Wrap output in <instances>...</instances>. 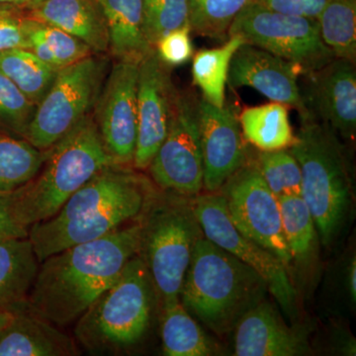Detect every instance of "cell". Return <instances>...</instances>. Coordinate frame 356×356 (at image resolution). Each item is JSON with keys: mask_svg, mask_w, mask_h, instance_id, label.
<instances>
[{"mask_svg": "<svg viewBox=\"0 0 356 356\" xmlns=\"http://www.w3.org/2000/svg\"><path fill=\"white\" fill-rule=\"evenodd\" d=\"M140 235L137 222L44 259L27 299L33 313L60 325L81 318L139 254Z\"/></svg>", "mask_w": 356, "mask_h": 356, "instance_id": "cell-1", "label": "cell"}, {"mask_svg": "<svg viewBox=\"0 0 356 356\" xmlns=\"http://www.w3.org/2000/svg\"><path fill=\"white\" fill-rule=\"evenodd\" d=\"M266 282L254 269L202 236L194 247L179 300L216 334H229L264 301Z\"/></svg>", "mask_w": 356, "mask_h": 356, "instance_id": "cell-2", "label": "cell"}, {"mask_svg": "<svg viewBox=\"0 0 356 356\" xmlns=\"http://www.w3.org/2000/svg\"><path fill=\"white\" fill-rule=\"evenodd\" d=\"M44 154L36 177L11 192L16 219L28 229L55 216L96 173L115 165L90 114Z\"/></svg>", "mask_w": 356, "mask_h": 356, "instance_id": "cell-3", "label": "cell"}, {"mask_svg": "<svg viewBox=\"0 0 356 356\" xmlns=\"http://www.w3.org/2000/svg\"><path fill=\"white\" fill-rule=\"evenodd\" d=\"M300 120L301 127L289 149L301 168V197L321 243L331 247L353 213L355 195L348 159L339 135L330 126L309 116Z\"/></svg>", "mask_w": 356, "mask_h": 356, "instance_id": "cell-4", "label": "cell"}, {"mask_svg": "<svg viewBox=\"0 0 356 356\" xmlns=\"http://www.w3.org/2000/svg\"><path fill=\"white\" fill-rule=\"evenodd\" d=\"M188 198L178 194L161 197L154 192L140 215L139 255L161 305L179 299L194 247L204 236Z\"/></svg>", "mask_w": 356, "mask_h": 356, "instance_id": "cell-5", "label": "cell"}, {"mask_svg": "<svg viewBox=\"0 0 356 356\" xmlns=\"http://www.w3.org/2000/svg\"><path fill=\"white\" fill-rule=\"evenodd\" d=\"M154 295L149 269L138 254L79 318L76 337L93 350H121L137 343L149 327Z\"/></svg>", "mask_w": 356, "mask_h": 356, "instance_id": "cell-6", "label": "cell"}, {"mask_svg": "<svg viewBox=\"0 0 356 356\" xmlns=\"http://www.w3.org/2000/svg\"><path fill=\"white\" fill-rule=\"evenodd\" d=\"M107 60L96 54L58 70L35 109L25 139L47 151L88 116L102 93Z\"/></svg>", "mask_w": 356, "mask_h": 356, "instance_id": "cell-7", "label": "cell"}, {"mask_svg": "<svg viewBox=\"0 0 356 356\" xmlns=\"http://www.w3.org/2000/svg\"><path fill=\"white\" fill-rule=\"evenodd\" d=\"M296 65L304 74L334 58L321 38L317 19L278 13L252 1L236 15L228 32Z\"/></svg>", "mask_w": 356, "mask_h": 356, "instance_id": "cell-8", "label": "cell"}, {"mask_svg": "<svg viewBox=\"0 0 356 356\" xmlns=\"http://www.w3.org/2000/svg\"><path fill=\"white\" fill-rule=\"evenodd\" d=\"M198 100L193 91L178 90L165 139L147 168L159 188L185 197L204 189Z\"/></svg>", "mask_w": 356, "mask_h": 356, "instance_id": "cell-9", "label": "cell"}, {"mask_svg": "<svg viewBox=\"0 0 356 356\" xmlns=\"http://www.w3.org/2000/svg\"><path fill=\"white\" fill-rule=\"evenodd\" d=\"M192 206L204 236L254 269L266 281L268 291L282 310L289 317H294L298 292L286 267L269 250L248 240L236 229L221 194H199L192 197Z\"/></svg>", "mask_w": 356, "mask_h": 356, "instance_id": "cell-10", "label": "cell"}, {"mask_svg": "<svg viewBox=\"0 0 356 356\" xmlns=\"http://www.w3.org/2000/svg\"><path fill=\"white\" fill-rule=\"evenodd\" d=\"M217 192L224 198L236 229L280 259L291 276L280 201L267 186L254 159H248Z\"/></svg>", "mask_w": 356, "mask_h": 356, "instance_id": "cell-11", "label": "cell"}, {"mask_svg": "<svg viewBox=\"0 0 356 356\" xmlns=\"http://www.w3.org/2000/svg\"><path fill=\"white\" fill-rule=\"evenodd\" d=\"M140 63L117 60L96 103V125L115 165H133L138 136Z\"/></svg>", "mask_w": 356, "mask_h": 356, "instance_id": "cell-12", "label": "cell"}, {"mask_svg": "<svg viewBox=\"0 0 356 356\" xmlns=\"http://www.w3.org/2000/svg\"><path fill=\"white\" fill-rule=\"evenodd\" d=\"M303 77L300 84L305 114L327 124L343 139L353 140L356 136L355 63L332 58L321 69Z\"/></svg>", "mask_w": 356, "mask_h": 356, "instance_id": "cell-13", "label": "cell"}, {"mask_svg": "<svg viewBox=\"0 0 356 356\" xmlns=\"http://www.w3.org/2000/svg\"><path fill=\"white\" fill-rule=\"evenodd\" d=\"M177 92L170 67L159 60L154 49L139 65L138 136L133 161L136 170H147L165 139Z\"/></svg>", "mask_w": 356, "mask_h": 356, "instance_id": "cell-14", "label": "cell"}, {"mask_svg": "<svg viewBox=\"0 0 356 356\" xmlns=\"http://www.w3.org/2000/svg\"><path fill=\"white\" fill-rule=\"evenodd\" d=\"M198 123L203 158V187L217 192L232 175L242 168L250 156L235 111L225 105L213 106L198 100Z\"/></svg>", "mask_w": 356, "mask_h": 356, "instance_id": "cell-15", "label": "cell"}, {"mask_svg": "<svg viewBox=\"0 0 356 356\" xmlns=\"http://www.w3.org/2000/svg\"><path fill=\"white\" fill-rule=\"evenodd\" d=\"M154 193L153 191L147 195L129 199L90 216L63 222L46 220L33 225L28 238L39 264L67 248L102 238L131 220L140 217Z\"/></svg>", "mask_w": 356, "mask_h": 356, "instance_id": "cell-16", "label": "cell"}, {"mask_svg": "<svg viewBox=\"0 0 356 356\" xmlns=\"http://www.w3.org/2000/svg\"><path fill=\"white\" fill-rule=\"evenodd\" d=\"M303 70L264 49L245 43L236 51L229 65L232 88H252L270 102H280L305 114L299 79Z\"/></svg>", "mask_w": 356, "mask_h": 356, "instance_id": "cell-17", "label": "cell"}, {"mask_svg": "<svg viewBox=\"0 0 356 356\" xmlns=\"http://www.w3.org/2000/svg\"><path fill=\"white\" fill-rule=\"evenodd\" d=\"M235 329V355L299 356L311 351L305 332L290 327L266 300L248 310Z\"/></svg>", "mask_w": 356, "mask_h": 356, "instance_id": "cell-18", "label": "cell"}, {"mask_svg": "<svg viewBox=\"0 0 356 356\" xmlns=\"http://www.w3.org/2000/svg\"><path fill=\"white\" fill-rule=\"evenodd\" d=\"M27 11L33 19L81 40L96 55L109 51L106 21L96 0H42Z\"/></svg>", "mask_w": 356, "mask_h": 356, "instance_id": "cell-19", "label": "cell"}, {"mask_svg": "<svg viewBox=\"0 0 356 356\" xmlns=\"http://www.w3.org/2000/svg\"><path fill=\"white\" fill-rule=\"evenodd\" d=\"M283 234L291 259V278L302 285L312 282L320 257V236L305 201L301 196L278 199ZM294 283V282H293Z\"/></svg>", "mask_w": 356, "mask_h": 356, "instance_id": "cell-20", "label": "cell"}, {"mask_svg": "<svg viewBox=\"0 0 356 356\" xmlns=\"http://www.w3.org/2000/svg\"><path fill=\"white\" fill-rule=\"evenodd\" d=\"M14 318L0 334V356H65L76 355L69 337L36 314L14 310Z\"/></svg>", "mask_w": 356, "mask_h": 356, "instance_id": "cell-21", "label": "cell"}, {"mask_svg": "<svg viewBox=\"0 0 356 356\" xmlns=\"http://www.w3.org/2000/svg\"><path fill=\"white\" fill-rule=\"evenodd\" d=\"M109 35V51L117 60L140 63L154 48L144 29L143 0H96Z\"/></svg>", "mask_w": 356, "mask_h": 356, "instance_id": "cell-22", "label": "cell"}, {"mask_svg": "<svg viewBox=\"0 0 356 356\" xmlns=\"http://www.w3.org/2000/svg\"><path fill=\"white\" fill-rule=\"evenodd\" d=\"M39 264L29 238L0 241V308L14 311L27 301Z\"/></svg>", "mask_w": 356, "mask_h": 356, "instance_id": "cell-23", "label": "cell"}, {"mask_svg": "<svg viewBox=\"0 0 356 356\" xmlns=\"http://www.w3.org/2000/svg\"><path fill=\"white\" fill-rule=\"evenodd\" d=\"M245 142L259 151L289 149L296 140L289 117V107L270 102L247 107L238 116Z\"/></svg>", "mask_w": 356, "mask_h": 356, "instance_id": "cell-24", "label": "cell"}, {"mask_svg": "<svg viewBox=\"0 0 356 356\" xmlns=\"http://www.w3.org/2000/svg\"><path fill=\"white\" fill-rule=\"evenodd\" d=\"M245 43L243 37L232 35L222 46L204 49L192 58L191 74L194 86L202 92L201 97L213 106L222 108L226 105L229 65L236 51Z\"/></svg>", "mask_w": 356, "mask_h": 356, "instance_id": "cell-25", "label": "cell"}, {"mask_svg": "<svg viewBox=\"0 0 356 356\" xmlns=\"http://www.w3.org/2000/svg\"><path fill=\"white\" fill-rule=\"evenodd\" d=\"M161 329L165 355L209 356L214 353V344L179 299L163 304Z\"/></svg>", "mask_w": 356, "mask_h": 356, "instance_id": "cell-26", "label": "cell"}, {"mask_svg": "<svg viewBox=\"0 0 356 356\" xmlns=\"http://www.w3.org/2000/svg\"><path fill=\"white\" fill-rule=\"evenodd\" d=\"M58 72L28 49L0 51V72L10 79L36 106L51 88Z\"/></svg>", "mask_w": 356, "mask_h": 356, "instance_id": "cell-27", "label": "cell"}, {"mask_svg": "<svg viewBox=\"0 0 356 356\" xmlns=\"http://www.w3.org/2000/svg\"><path fill=\"white\" fill-rule=\"evenodd\" d=\"M44 158V152L27 140L0 132V193H10L31 181Z\"/></svg>", "mask_w": 356, "mask_h": 356, "instance_id": "cell-28", "label": "cell"}, {"mask_svg": "<svg viewBox=\"0 0 356 356\" xmlns=\"http://www.w3.org/2000/svg\"><path fill=\"white\" fill-rule=\"evenodd\" d=\"M321 38L334 57L356 62V0H327L317 18Z\"/></svg>", "mask_w": 356, "mask_h": 356, "instance_id": "cell-29", "label": "cell"}, {"mask_svg": "<svg viewBox=\"0 0 356 356\" xmlns=\"http://www.w3.org/2000/svg\"><path fill=\"white\" fill-rule=\"evenodd\" d=\"M252 0H188L191 31L204 38L228 39L236 15Z\"/></svg>", "mask_w": 356, "mask_h": 356, "instance_id": "cell-30", "label": "cell"}, {"mask_svg": "<svg viewBox=\"0 0 356 356\" xmlns=\"http://www.w3.org/2000/svg\"><path fill=\"white\" fill-rule=\"evenodd\" d=\"M254 161L276 198L301 196V168L289 149L259 151Z\"/></svg>", "mask_w": 356, "mask_h": 356, "instance_id": "cell-31", "label": "cell"}, {"mask_svg": "<svg viewBox=\"0 0 356 356\" xmlns=\"http://www.w3.org/2000/svg\"><path fill=\"white\" fill-rule=\"evenodd\" d=\"M144 29L153 48L168 32L189 25L188 0H143Z\"/></svg>", "mask_w": 356, "mask_h": 356, "instance_id": "cell-32", "label": "cell"}, {"mask_svg": "<svg viewBox=\"0 0 356 356\" xmlns=\"http://www.w3.org/2000/svg\"><path fill=\"white\" fill-rule=\"evenodd\" d=\"M36 105L0 72V132L25 139Z\"/></svg>", "mask_w": 356, "mask_h": 356, "instance_id": "cell-33", "label": "cell"}, {"mask_svg": "<svg viewBox=\"0 0 356 356\" xmlns=\"http://www.w3.org/2000/svg\"><path fill=\"white\" fill-rule=\"evenodd\" d=\"M33 29L53 54L60 70L95 54L81 40L55 26L33 19Z\"/></svg>", "mask_w": 356, "mask_h": 356, "instance_id": "cell-34", "label": "cell"}, {"mask_svg": "<svg viewBox=\"0 0 356 356\" xmlns=\"http://www.w3.org/2000/svg\"><path fill=\"white\" fill-rule=\"evenodd\" d=\"M31 22L27 7L0 4V51L18 48L29 50Z\"/></svg>", "mask_w": 356, "mask_h": 356, "instance_id": "cell-35", "label": "cell"}, {"mask_svg": "<svg viewBox=\"0 0 356 356\" xmlns=\"http://www.w3.org/2000/svg\"><path fill=\"white\" fill-rule=\"evenodd\" d=\"M191 32V26L185 25L161 37L154 46L159 60L170 69L187 64L194 56Z\"/></svg>", "mask_w": 356, "mask_h": 356, "instance_id": "cell-36", "label": "cell"}, {"mask_svg": "<svg viewBox=\"0 0 356 356\" xmlns=\"http://www.w3.org/2000/svg\"><path fill=\"white\" fill-rule=\"evenodd\" d=\"M278 13L317 19L327 0H252Z\"/></svg>", "mask_w": 356, "mask_h": 356, "instance_id": "cell-37", "label": "cell"}, {"mask_svg": "<svg viewBox=\"0 0 356 356\" xmlns=\"http://www.w3.org/2000/svg\"><path fill=\"white\" fill-rule=\"evenodd\" d=\"M29 229L21 226L14 213L13 194L0 193V241L28 238Z\"/></svg>", "mask_w": 356, "mask_h": 356, "instance_id": "cell-38", "label": "cell"}, {"mask_svg": "<svg viewBox=\"0 0 356 356\" xmlns=\"http://www.w3.org/2000/svg\"><path fill=\"white\" fill-rule=\"evenodd\" d=\"M348 287L350 296L353 303L356 300V262L355 257H353L350 267H348Z\"/></svg>", "mask_w": 356, "mask_h": 356, "instance_id": "cell-39", "label": "cell"}, {"mask_svg": "<svg viewBox=\"0 0 356 356\" xmlns=\"http://www.w3.org/2000/svg\"><path fill=\"white\" fill-rule=\"evenodd\" d=\"M14 318V312L0 308V334L8 327Z\"/></svg>", "mask_w": 356, "mask_h": 356, "instance_id": "cell-40", "label": "cell"}, {"mask_svg": "<svg viewBox=\"0 0 356 356\" xmlns=\"http://www.w3.org/2000/svg\"><path fill=\"white\" fill-rule=\"evenodd\" d=\"M0 4H15L27 7V0H0Z\"/></svg>", "mask_w": 356, "mask_h": 356, "instance_id": "cell-41", "label": "cell"}, {"mask_svg": "<svg viewBox=\"0 0 356 356\" xmlns=\"http://www.w3.org/2000/svg\"><path fill=\"white\" fill-rule=\"evenodd\" d=\"M42 0H27V7L34 6V4L38 3Z\"/></svg>", "mask_w": 356, "mask_h": 356, "instance_id": "cell-42", "label": "cell"}]
</instances>
